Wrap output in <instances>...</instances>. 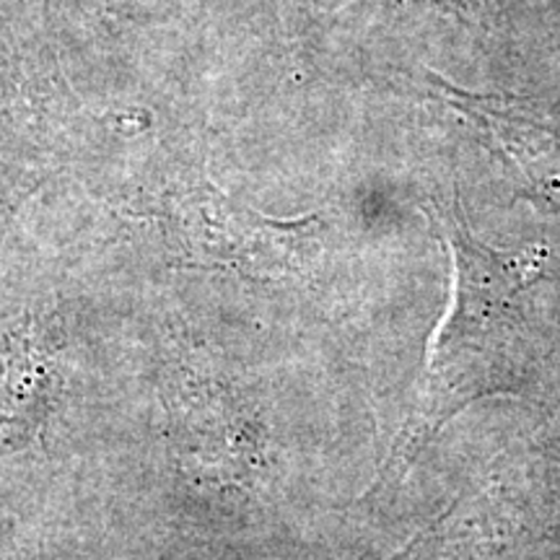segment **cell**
Masks as SVG:
<instances>
[{"instance_id":"6da1fadb","label":"cell","mask_w":560,"mask_h":560,"mask_svg":"<svg viewBox=\"0 0 560 560\" xmlns=\"http://www.w3.org/2000/svg\"><path fill=\"white\" fill-rule=\"evenodd\" d=\"M454 257V301L425 359L408 450H416L467 402L516 392L529 353L527 285L540 280L542 255H499L475 242L467 223L446 219Z\"/></svg>"},{"instance_id":"7a4b0ae2","label":"cell","mask_w":560,"mask_h":560,"mask_svg":"<svg viewBox=\"0 0 560 560\" xmlns=\"http://www.w3.org/2000/svg\"><path fill=\"white\" fill-rule=\"evenodd\" d=\"M433 94L486 132L495 153L527 179L537 198L560 210V102L472 94L431 75Z\"/></svg>"},{"instance_id":"3957f363","label":"cell","mask_w":560,"mask_h":560,"mask_svg":"<svg viewBox=\"0 0 560 560\" xmlns=\"http://www.w3.org/2000/svg\"><path fill=\"white\" fill-rule=\"evenodd\" d=\"M52 400V371L39 350L13 348L0 384V454L30 446Z\"/></svg>"}]
</instances>
